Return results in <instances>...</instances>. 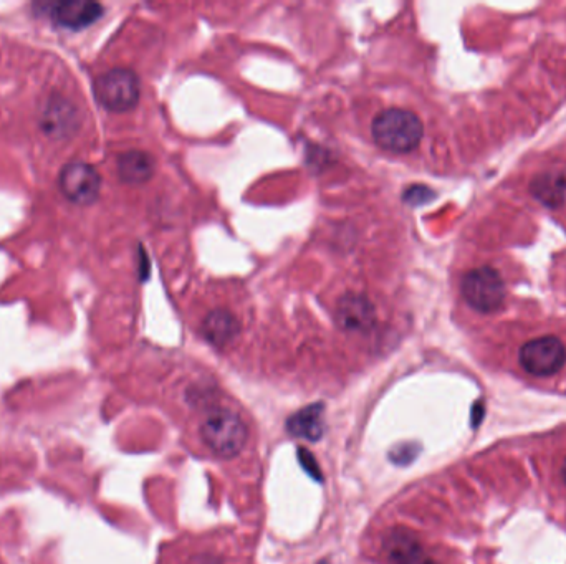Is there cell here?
Listing matches in <instances>:
<instances>
[{"label":"cell","mask_w":566,"mask_h":564,"mask_svg":"<svg viewBox=\"0 0 566 564\" xmlns=\"http://www.w3.org/2000/svg\"><path fill=\"white\" fill-rule=\"evenodd\" d=\"M376 146L394 154L413 153L423 141L424 125L416 113L389 108L376 116L371 125Z\"/></svg>","instance_id":"1"},{"label":"cell","mask_w":566,"mask_h":564,"mask_svg":"<svg viewBox=\"0 0 566 564\" xmlns=\"http://www.w3.org/2000/svg\"><path fill=\"white\" fill-rule=\"evenodd\" d=\"M201 437L207 449L222 459H232L244 449L249 431L242 417L231 409L219 407L202 422Z\"/></svg>","instance_id":"2"},{"label":"cell","mask_w":566,"mask_h":564,"mask_svg":"<svg viewBox=\"0 0 566 564\" xmlns=\"http://www.w3.org/2000/svg\"><path fill=\"white\" fill-rule=\"evenodd\" d=\"M461 295L472 310L482 315L499 311L507 297V285L497 268L490 265L475 267L464 273Z\"/></svg>","instance_id":"3"},{"label":"cell","mask_w":566,"mask_h":564,"mask_svg":"<svg viewBox=\"0 0 566 564\" xmlns=\"http://www.w3.org/2000/svg\"><path fill=\"white\" fill-rule=\"evenodd\" d=\"M93 93L106 111L128 113L140 103V77L130 68H111L93 82Z\"/></svg>","instance_id":"4"},{"label":"cell","mask_w":566,"mask_h":564,"mask_svg":"<svg viewBox=\"0 0 566 564\" xmlns=\"http://www.w3.org/2000/svg\"><path fill=\"white\" fill-rule=\"evenodd\" d=\"M519 364L533 378L555 376L565 368L566 345L555 335L532 338L519 349Z\"/></svg>","instance_id":"5"},{"label":"cell","mask_w":566,"mask_h":564,"mask_svg":"<svg viewBox=\"0 0 566 564\" xmlns=\"http://www.w3.org/2000/svg\"><path fill=\"white\" fill-rule=\"evenodd\" d=\"M82 118L77 105L53 91L39 106V128L52 141H67L80 131Z\"/></svg>","instance_id":"6"},{"label":"cell","mask_w":566,"mask_h":564,"mask_svg":"<svg viewBox=\"0 0 566 564\" xmlns=\"http://www.w3.org/2000/svg\"><path fill=\"white\" fill-rule=\"evenodd\" d=\"M58 189L75 206H92L101 192V176L92 164L70 161L60 169Z\"/></svg>","instance_id":"7"},{"label":"cell","mask_w":566,"mask_h":564,"mask_svg":"<svg viewBox=\"0 0 566 564\" xmlns=\"http://www.w3.org/2000/svg\"><path fill=\"white\" fill-rule=\"evenodd\" d=\"M336 325L346 333H370L376 325V308L363 293L350 292L338 300Z\"/></svg>","instance_id":"8"},{"label":"cell","mask_w":566,"mask_h":564,"mask_svg":"<svg viewBox=\"0 0 566 564\" xmlns=\"http://www.w3.org/2000/svg\"><path fill=\"white\" fill-rule=\"evenodd\" d=\"M103 5L90 0H67V2H53L48 4V17L53 24L62 29L77 30L88 29L103 17Z\"/></svg>","instance_id":"9"},{"label":"cell","mask_w":566,"mask_h":564,"mask_svg":"<svg viewBox=\"0 0 566 564\" xmlns=\"http://www.w3.org/2000/svg\"><path fill=\"white\" fill-rule=\"evenodd\" d=\"M383 548L391 564H439L424 548L418 536L406 528H394L384 536Z\"/></svg>","instance_id":"10"},{"label":"cell","mask_w":566,"mask_h":564,"mask_svg":"<svg viewBox=\"0 0 566 564\" xmlns=\"http://www.w3.org/2000/svg\"><path fill=\"white\" fill-rule=\"evenodd\" d=\"M240 330L242 326L237 316L224 308L211 311L202 323V335L207 343H211L216 348H226L227 345H231L240 335Z\"/></svg>","instance_id":"11"},{"label":"cell","mask_w":566,"mask_h":564,"mask_svg":"<svg viewBox=\"0 0 566 564\" xmlns=\"http://www.w3.org/2000/svg\"><path fill=\"white\" fill-rule=\"evenodd\" d=\"M116 171L121 182H125L128 186H141L156 173V161L146 151L133 149L118 156Z\"/></svg>","instance_id":"12"},{"label":"cell","mask_w":566,"mask_h":564,"mask_svg":"<svg viewBox=\"0 0 566 564\" xmlns=\"http://www.w3.org/2000/svg\"><path fill=\"white\" fill-rule=\"evenodd\" d=\"M323 412H325V406L322 402L303 407L302 411H298L297 414H293L288 419L287 431L295 437H302V439L315 442L322 437L323 429H325Z\"/></svg>","instance_id":"13"},{"label":"cell","mask_w":566,"mask_h":564,"mask_svg":"<svg viewBox=\"0 0 566 564\" xmlns=\"http://www.w3.org/2000/svg\"><path fill=\"white\" fill-rule=\"evenodd\" d=\"M532 186L533 194L548 206H557L565 197L566 182L560 176H540Z\"/></svg>","instance_id":"14"},{"label":"cell","mask_w":566,"mask_h":564,"mask_svg":"<svg viewBox=\"0 0 566 564\" xmlns=\"http://www.w3.org/2000/svg\"><path fill=\"white\" fill-rule=\"evenodd\" d=\"M432 196L434 194L426 186H411L404 191L403 201L409 206H421V204L431 201Z\"/></svg>","instance_id":"15"},{"label":"cell","mask_w":566,"mask_h":564,"mask_svg":"<svg viewBox=\"0 0 566 564\" xmlns=\"http://www.w3.org/2000/svg\"><path fill=\"white\" fill-rule=\"evenodd\" d=\"M298 454H300V462H302L303 469L307 470L308 474L317 478V480H322V475H320V469H318L317 462H315V457L305 449L298 450Z\"/></svg>","instance_id":"16"},{"label":"cell","mask_w":566,"mask_h":564,"mask_svg":"<svg viewBox=\"0 0 566 564\" xmlns=\"http://www.w3.org/2000/svg\"><path fill=\"white\" fill-rule=\"evenodd\" d=\"M562 480L563 483H565L566 485V457L565 460H563V464H562Z\"/></svg>","instance_id":"17"},{"label":"cell","mask_w":566,"mask_h":564,"mask_svg":"<svg viewBox=\"0 0 566 564\" xmlns=\"http://www.w3.org/2000/svg\"><path fill=\"white\" fill-rule=\"evenodd\" d=\"M320 564H328V563H327V561H323V563H320Z\"/></svg>","instance_id":"18"}]
</instances>
